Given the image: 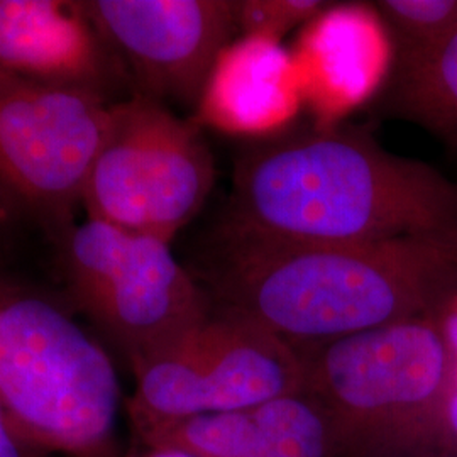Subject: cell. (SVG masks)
Segmentation results:
<instances>
[{"mask_svg":"<svg viewBox=\"0 0 457 457\" xmlns=\"http://www.w3.org/2000/svg\"><path fill=\"white\" fill-rule=\"evenodd\" d=\"M134 457H198L188 451L171 445H145V449Z\"/></svg>","mask_w":457,"mask_h":457,"instance_id":"cell-16","label":"cell"},{"mask_svg":"<svg viewBox=\"0 0 457 457\" xmlns=\"http://www.w3.org/2000/svg\"><path fill=\"white\" fill-rule=\"evenodd\" d=\"M322 0H234L237 31L277 37L326 9Z\"/></svg>","mask_w":457,"mask_h":457,"instance_id":"cell-14","label":"cell"},{"mask_svg":"<svg viewBox=\"0 0 457 457\" xmlns=\"http://www.w3.org/2000/svg\"><path fill=\"white\" fill-rule=\"evenodd\" d=\"M96 92L0 75V207L65 228L111 114Z\"/></svg>","mask_w":457,"mask_h":457,"instance_id":"cell-8","label":"cell"},{"mask_svg":"<svg viewBox=\"0 0 457 457\" xmlns=\"http://www.w3.org/2000/svg\"><path fill=\"white\" fill-rule=\"evenodd\" d=\"M376 7L398 36V51L434 46L457 29V0H381Z\"/></svg>","mask_w":457,"mask_h":457,"instance_id":"cell-13","label":"cell"},{"mask_svg":"<svg viewBox=\"0 0 457 457\" xmlns=\"http://www.w3.org/2000/svg\"><path fill=\"white\" fill-rule=\"evenodd\" d=\"M213 185V154L200 126L134 94L111 105L82 204L87 217L171 243Z\"/></svg>","mask_w":457,"mask_h":457,"instance_id":"cell-5","label":"cell"},{"mask_svg":"<svg viewBox=\"0 0 457 457\" xmlns=\"http://www.w3.org/2000/svg\"><path fill=\"white\" fill-rule=\"evenodd\" d=\"M0 211H4V209H2V207H0ZM0 213H2V212H0Z\"/></svg>","mask_w":457,"mask_h":457,"instance_id":"cell-17","label":"cell"},{"mask_svg":"<svg viewBox=\"0 0 457 457\" xmlns=\"http://www.w3.org/2000/svg\"><path fill=\"white\" fill-rule=\"evenodd\" d=\"M85 11L131 73L136 94L202 102L237 31L234 0H90Z\"/></svg>","mask_w":457,"mask_h":457,"instance_id":"cell-9","label":"cell"},{"mask_svg":"<svg viewBox=\"0 0 457 457\" xmlns=\"http://www.w3.org/2000/svg\"><path fill=\"white\" fill-rule=\"evenodd\" d=\"M128 413L141 437L185 419L241 411L303 390L300 351L237 312H211L132 366Z\"/></svg>","mask_w":457,"mask_h":457,"instance_id":"cell-6","label":"cell"},{"mask_svg":"<svg viewBox=\"0 0 457 457\" xmlns=\"http://www.w3.org/2000/svg\"><path fill=\"white\" fill-rule=\"evenodd\" d=\"M303 390L343 457H420L457 386V347L441 313L298 349Z\"/></svg>","mask_w":457,"mask_h":457,"instance_id":"cell-3","label":"cell"},{"mask_svg":"<svg viewBox=\"0 0 457 457\" xmlns=\"http://www.w3.org/2000/svg\"><path fill=\"white\" fill-rule=\"evenodd\" d=\"M141 442L179 447L198 457H283L249 409L162 425L143 434Z\"/></svg>","mask_w":457,"mask_h":457,"instance_id":"cell-12","label":"cell"},{"mask_svg":"<svg viewBox=\"0 0 457 457\" xmlns=\"http://www.w3.org/2000/svg\"><path fill=\"white\" fill-rule=\"evenodd\" d=\"M379 102L386 114L413 122L457 149V29L434 46L398 51Z\"/></svg>","mask_w":457,"mask_h":457,"instance_id":"cell-11","label":"cell"},{"mask_svg":"<svg viewBox=\"0 0 457 457\" xmlns=\"http://www.w3.org/2000/svg\"><path fill=\"white\" fill-rule=\"evenodd\" d=\"M224 230L285 243L457 236V183L358 128L287 132L239 156Z\"/></svg>","mask_w":457,"mask_h":457,"instance_id":"cell-1","label":"cell"},{"mask_svg":"<svg viewBox=\"0 0 457 457\" xmlns=\"http://www.w3.org/2000/svg\"><path fill=\"white\" fill-rule=\"evenodd\" d=\"M63 258L75 302L132 366L212 312L163 239L87 217L66 228Z\"/></svg>","mask_w":457,"mask_h":457,"instance_id":"cell-7","label":"cell"},{"mask_svg":"<svg viewBox=\"0 0 457 457\" xmlns=\"http://www.w3.org/2000/svg\"><path fill=\"white\" fill-rule=\"evenodd\" d=\"M26 442L17 436L5 410L0 405V457H39Z\"/></svg>","mask_w":457,"mask_h":457,"instance_id":"cell-15","label":"cell"},{"mask_svg":"<svg viewBox=\"0 0 457 457\" xmlns=\"http://www.w3.org/2000/svg\"><path fill=\"white\" fill-rule=\"evenodd\" d=\"M120 385L105 349L63 307L0 278V405L36 453L124 457Z\"/></svg>","mask_w":457,"mask_h":457,"instance_id":"cell-4","label":"cell"},{"mask_svg":"<svg viewBox=\"0 0 457 457\" xmlns=\"http://www.w3.org/2000/svg\"><path fill=\"white\" fill-rule=\"evenodd\" d=\"M122 73L83 2L0 0V75L109 98Z\"/></svg>","mask_w":457,"mask_h":457,"instance_id":"cell-10","label":"cell"},{"mask_svg":"<svg viewBox=\"0 0 457 457\" xmlns=\"http://www.w3.org/2000/svg\"><path fill=\"white\" fill-rule=\"evenodd\" d=\"M211 283L296 349L428 313L457 300V236L285 243L224 230Z\"/></svg>","mask_w":457,"mask_h":457,"instance_id":"cell-2","label":"cell"}]
</instances>
